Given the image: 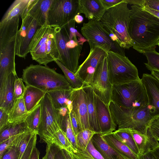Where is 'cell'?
Here are the masks:
<instances>
[{"mask_svg":"<svg viewBox=\"0 0 159 159\" xmlns=\"http://www.w3.org/2000/svg\"><path fill=\"white\" fill-rule=\"evenodd\" d=\"M143 2L131 6L129 26L132 47L142 53L155 47L159 39V18L143 9Z\"/></svg>","mask_w":159,"mask_h":159,"instance_id":"6da1fadb","label":"cell"},{"mask_svg":"<svg viewBox=\"0 0 159 159\" xmlns=\"http://www.w3.org/2000/svg\"><path fill=\"white\" fill-rule=\"evenodd\" d=\"M128 4L124 0L106 10L100 21L111 39L125 49L134 45L129 32L130 11Z\"/></svg>","mask_w":159,"mask_h":159,"instance_id":"7a4b0ae2","label":"cell"},{"mask_svg":"<svg viewBox=\"0 0 159 159\" xmlns=\"http://www.w3.org/2000/svg\"><path fill=\"white\" fill-rule=\"evenodd\" d=\"M61 29L47 24L38 28L29 47V53L33 60L46 66L56 60L60 61L56 36Z\"/></svg>","mask_w":159,"mask_h":159,"instance_id":"3957f363","label":"cell"},{"mask_svg":"<svg viewBox=\"0 0 159 159\" xmlns=\"http://www.w3.org/2000/svg\"><path fill=\"white\" fill-rule=\"evenodd\" d=\"M22 72L21 78L26 85L33 86L46 93L73 89L64 75L47 66L31 64L23 69Z\"/></svg>","mask_w":159,"mask_h":159,"instance_id":"277c9868","label":"cell"},{"mask_svg":"<svg viewBox=\"0 0 159 159\" xmlns=\"http://www.w3.org/2000/svg\"><path fill=\"white\" fill-rule=\"evenodd\" d=\"M74 20L61 29L56 39L60 61L66 68L75 73L79 67V61L84 42L77 36L82 37L75 29Z\"/></svg>","mask_w":159,"mask_h":159,"instance_id":"5b68a950","label":"cell"},{"mask_svg":"<svg viewBox=\"0 0 159 159\" xmlns=\"http://www.w3.org/2000/svg\"><path fill=\"white\" fill-rule=\"evenodd\" d=\"M111 101L117 104L136 111L148 110V101L141 79L112 85Z\"/></svg>","mask_w":159,"mask_h":159,"instance_id":"8992f818","label":"cell"},{"mask_svg":"<svg viewBox=\"0 0 159 159\" xmlns=\"http://www.w3.org/2000/svg\"><path fill=\"white\" fill-rule=\"evenodd\" d=\"M113 121L119 129H128L142 134L147 133L152 119L148 110L140 111L126 108L111 101L109 104Z\"/></svg>","mask_w":159,"mask_h":159,"instance_id":"52a82bcc","label":"cell"},{"mask_svg":"<svg viewBox=\"0 0 159 159\" xmlns=\"http://www.w3.org/2000/svg\"><path fill=\"white\" fill-rule=\"evenodd\" d=\"M107 57L109 80L112 85L127 84L140 79L137 67L125 55L110 51Z\"/></svg>","mask_w":159,"mask_h":159,"instance_id":"ba28073f","label":"cell"},{"mask_svg":"<svg viewBox=\"0 0 159 159\" xmlns=\"http://www.w3.org/2000/svg\"><path fill=\"white\" fill-rule=\"evenodd\" d=\"M80 31L88 42L90 49L98 48L107 53L111 51L125 55V49L111 39L100 21L89 20L87 23H83Z\"/></svg>","mask_w":159,"mask_h":159,"instance_id":"9c48e42d","label":"cell"},{"mask_svg":"<svg viewBox=\"0 0 159 159\" xmlns=\"http://www.w3.org/2000/svg\"><path fill=\"white\" fill-rule=\"evenodd\" d=\"M30 0H16L2 16L0 22V48L15 37L19 30V16L22 15Z\"/></svg>","mask_w":159,"mask_h":159,"instance_id":"30bf717a","label":"cell"},{"mask_svg":"<svg viewBox=\"0 0 159 159\" xmlns=\"http://www.w3.org/2000/svg\"><path fill=\"white\" fill-rule=\"evenodd\" d=\"M40 103V118L36 133L40 137V142L47 144L61 128L57 109L53 107L47 93Z\"/></svg>","mask_w":159,"mask_h":159,"instance_id":"8fae6325","label":"cell"},{"mask_svg":"<svg viewBox=\"0 0 159 159\" xmlns=\"http://www.w3.org/2000/svg\"><path fill=\"white\" fill-rule=\"evenodd\" d=\"M79 0H53L47 15V24L62 29L79 15Z\"/></svg>","mask_w":159,"mask_h":159,"instance_id":"7c38bea8","label":"cell"},{"mask_svg":"<svg viewBox=\"0 0 159 159\" xmlns=\"http://www.w3.org/2000/svg\"><path fill=\"white\" fill-rule=\"evenodd\" d=\"M21 17V25L16 38V54L25 59L29 53L30 46L32 39L40 26L34 18L28 14Z\"/></svg>","mask_w":159,"mask_h":159,"instance_id":"4fadbf2b","label":"cell"},{"mask_svg":"<svg viewBox=\"0 0 159 159\" xmlns=\"http://www.w3.org/2000/svg\"><path fill=\"white\" fill-rule=\"evenodd\" d=\"M107 56L98 64L90 85L96 94L109 106L113 85L109 80Z\"/></svg>","mask_w":159,"mask_h":159,"instance_id":"5bb4252c","label":"cell"},{"mask_svg":"<svg viewBox=\"0 0 159 159\" xmlns=\"http://www.w3.org/2000/svg\"><path fill=\"white\" fill-rule=\"evenodd\" d=\"M107 54L106 52L98 48L90 49L88 56L75 73L84 81V86L90 85L98 64Z\"/></svg>","mask_w":159,"mask_h":159,"instance_id":"9a60e30c","label":"cell"},{"mask_svg":"<svg viewBox=\"0 0 159 159\" xmlns=\"http://www.w3.org/2000/svg\"><path fill=\"white\" fill-rule=\"evenodd\" d=\"M70 99L72 103V111L76 117L80 131L86 129H90L88 118L87 94L84 87L78 89H73Z\"/></svg>","mask_w":159,"mask_h":159,"instance_id":"2e32d148","label":"cell"},{"mask_svg":"<svg viewBox=\"0 0 159 159\" xmlns=\"http://www.w3.org/2000/svg\"><path fill=\"white\" fill-rule=\"evenodd\" d=\"M147 95V106L152 118L159 117V81L151 74L144 73L141 79Z\"/></svg>","mask_w":159,"mask_h":159,"instance_id":"e0dca14e","label":"cell"},{"mask_svg":"<svg viewBox=\"0 0 159 159\" xmlns=\"http://www.w3.org/2000/svg\"><path fill=\"white\" fill-rule=\"evenodd\" d=\"M16 36L0 48V83L11 74H17L15 62Z\"/></svg>","mask_w":159,"mask_h":159,"instance_id":"ac0fdd59","label":"cell"},{"mask_svg":"<svg viewBox=\"0 0 159 159\" xmlns=\"http://www.w3.org/2000/svg\"><path fill=\"white\" fill-rule=\"evenodd\" d=\"M94 95L100 134L103 135L112 133L117 126L112 119L109 106L105 104L94 92Z\"/></svg>","mask_w":159,"mask_h":159,"instance_id":"d6986e66","label":"cell"},{"mask_svg":"<svg viewBox=\"0 0 159 159\" xmlns=\"http://www.w3.org/2000/svg\"><path fill=\"white\" fill-rule=\"evenodd\" d=\"M53 0H30L21 17L28 14L40 26L47 24V15Z\"/></svg>","mask_w":159,"mask_h":159,"instance_id":"ffe728a7","label":"cell"},{"mask_svg":"<svg viewBox=\"0 0 159 159\" xmlns=\"http://www.w3.org/2000/svg\"><path fill=\"white\" fill-rule=\"evenodd\" d=\"M17 74H11L0 83V108L9 114L15 102L14 96V84Z\"/></svg>","mask_w":159,"mask_h":159,"instance_id":"44dd1931","label":"cell"},{"mask_svg":"<svg viewBox=\"0 0 159 159\" xmlns=\"http://www.w3.org/2000/svg\"><path fill=\"white\" fill-rule=\"evenodd\" d=\"M106 11L100 0H79L78 14H84L89 20L100 21Z\"/></svg>","mask_w":159,"mask_h":159,"instance_id":"7402d4cb","label":"cell"},{"mask_svg":"<svg viewBox=\"0 0 159 159\" xmlns=\"http://www.w3.org/2000/svg\"><path fill=\"white\" fill-rule=\"evenodd\" d=\"M139 152V156L154 150L159 147V141L151 134L148 129L145 134L130 129Z\"/></svg>","mask_w":159,"mask_h":159,"instance_id":"603a6c76","label":"cell"},{"mask_svg":"<svg viewBox=\"0 0 159 159\" xmlns=\"http://www.w3.org/2000/svg\"><path fill=\"white\" fill-rule=\"evenodd\" d=\"M84 88L87 94L88 118L90 129L96 133L100 134L94 91L90 85H85Z\"/></svg>","mask_w":159,"mask_h":159,"instance_id":"cb8c5ba5","label":"cell"},{"mask_svg":"<svg viewBox=\"0 0 159 159\" xmlns=\"http://www.w3.org/2000/svg\"><path fill=\"white\" fill-rule=\"evenodd\" d=\"M102 136L111 147L125 157L127 159H138V156L119 139L113 132Z\"/></svg>","mask_w":159,"mask_h":159,"instance_id":"d4e9b609","label":"cell"},{"mask_svg":"<svg viewBox=\"0 0 159 159\" xmlns=\"http://www.w3.org/2000/svg\"><path fill=\"white\" fill-rule=\"evenodd\" d=\"M91 140L95 148L104 159H127L111 147L104 140L101 134L95 133Z\"/></svg>","mask_w":159,"mask_h":159,"instance_id":"484cf974","label":"cell"},{"mask_svg":"<svg viewBox=\"0 0 159 159\" xmlns=\"http://www.w3.org/2000/svg\"><path fill=\"white\" fill-rule=\"evenodd\" d=\"M46 93L33 86L26 85L23 98L28 112L32 111L40 103Z\"/></svg>","mask_w":159,"mask_h":159,"instance_id":"4316f807","label":"cell"},{"mask_svg":"<svg viewBox=\"0 0 159 159\" xmlns=\"http://www.w3.org/2000/svg\"><path fill=\"white\" fill-rule=\"evenodd\" d=\"M29 112L27 110L23 98L16 100L9 114V123L24 122Z\"/></svg>","mask_w":159,"mask_h":159,"instance_id":"83f0119b","label":"cell"},{"mask_svg":"<svg viewBox=\"0 0 159 159\" xmlns=\"http://www.w3.org/2000/svg\"><path fill=\"white\" fill-rule=\"evenodd\" d=\"M72 90H55L47 93L53 107L57 109L63 107H67V102L70 99Z\"/></svg>","mask_w":159,"mask_h":159,"instance_id":"f1b7e54d","label":"cell"},{"mask_svg":"<svg viewBox=\"0 0 159 159\" xmlns=\"http://www.w3.org/2000/svg\"><path fill=\"white\" fill-rule=\"evenodd\" d=\"M29 129H30L27 127L25 121L20 123H9L0 130V143L12 136Z\"/></svg>","mask_w":159,"mask_h":159,"instance_id":"f546056e","label":"cell"},{"mask_svg":"<svg viewBox=\"0 0 159 159\" xmlns=\"http://www.w3.org/2000/svg\"><path fill=\"white\" fill-rule=\"evenodd\" d=\"M113 133L119 139L129 147L135 154L139 156L138 149L129 129H119L113 132Z\"/></svg>","mask_w":159,"mask_h":159,"instance_id":"4dcf8cb0","label":"cell"},{"mask_svg":"<svg viewBox=\"0 0 159 159\" xmlns=\"http://www.w3.org/2000/svg\"><path fill=\"white\" fill-rule=\"evenodd\" d=\"M54 61L63 72L65 78L72 89H78L84 86V81L75 75V73L68 69L59 61L56 60Z\"/></svg>","mask_w":159,"mask_h":159,"instance_id":"1f68e13d","label":"cell"},{"mask_svg":"<svg viewBox=\"0 0 159 159\" xmlns=\"http://www.w3.org/2000/svg\"><path fill=\"white\" fill-rule=\"evenodd\" d=\"M49 143L56 145L61 149H65L70 152L73 149L66 137V132L61 129L54 134Z\"/></svg>","mask_w":159,"mask_h":159,"instance_id":"d6a6232c","label":"cell"},{"mask_svg":"<svg viewBox=\"0 0 159 159\" xmlns=\"http://www.w3.org/2000/svg\"><path fill=\"white\" fill-rule=\"evenodd\" d=\"M41 106L40 103L30 112L25 122L30 130L37 132L40 121Z\"/></svg>","mask_w":159,"mask_h":159,"instance_id":"836d02e7","label":"cell"},{"mask_svg":"<svg viewBox=\"0 0 159 159\" xmlns=\"http://www.w3.org/2000/svg\"><path fill=\"white\" fill-rule=\"evenodd\" d=\"M156 47L143 54L146 57L147 62L144 63L147 68L150 71L159 72V52L156 50Z\"/></svg>","mask_w":159,"mask_h":159,"instance_id":"e575fe53","label":"cell"},{"mask_svg":"<svg viewBox=\"0 0 159 159\" xmlns=\"http://www.w3.org/2000/svg\"><path fill=\"white\" fill-rule=\"evenodd\" d=\"M96 133L86 129L79 132L76 136L77 148L85 150L89 142Z\"/></svg>","mask_w":159,"mask_h":159,"instance_id":"d590c367","label":"cell"},{"mask_svg":"<svg viewBox=\"0 0 159 159\" xmlns=\"http://www.w3.org/2000/svg\"><path fill=\"white\" fill-rule=\"evenodd\" d=\"M35 133L29 129L23 133L16 146L19 153V159H21L30 139Z\"/></svg>","mask_w":159,"mask_h":159,"instance_id":"8d00e7d4","label":"cell"},{"mask_svg":"<svg viewBox=\"0 0 159 159\" xmlns=\"http://www.w3.org/2000/svg\"><path fill=\"white\" fill-rule=\"evenodd\" d=\"M25 132L12 136L0 143V159L8 149L14 146H16L18 141Z\"/></svg>","mask_w":159,"mask_h":159,"instance_id":"74e56055","label":"cell"},{"mask_svg":"<svg viewBox=\"0 0 159 159\" xmlns=\"http://www.w3.org/2000/svg\"><path fill=\"white\" fill-rule=\"evenodd\" d=\"M67 137L74 149L77 148L76 136L73 130L70 117L69 113L68 115L66 124L65 131Z\"/></svg>","mask_w":159,"mask_h":159,"instance_id":"f35d334b","label":"cell"},{"mask_svg":"<svg viewBox=\"0 0 159 159\" xmlns=\"http://www.w3.org/2000/svg\"><path fill=\"white\" fill-rule=\"evenodd\" d=\"M26 86H25L22 78L17 76L16 79L14 88V100L23 98Z\"/></svg>","mask_w":159,"mask_h":159,"instance_id":"ab89813d","label":"cell"},{"mask_svg":"<svg viewBox=\"0 0 159 159\" xmlns=\"http://www.w3.org/2000/svg\"><path fill=\"white\" fill-rule=\"evenodd\" d=\"M74 159H95L89 153L86 149H82L79 148H73L70 152Z\"/></svg>","mask_w":159,"mask_h":159,"instance_id":"60d3db41","label":"cell"},{"mask_svg":"<svg viewBox=\"0 0 159 159\" xmlns=\"http://www.w3.org/2000/svg\"><path fill=\"white\" fill-rule=\"evenodd\" d=\"M148 129L152 135L159 141V117L151 120Z\"/></svg>","mask_w":159,"mask_h":159,"instance_id":"b9f144b4","label":"cell"},{"mask_svg":"<svg viewBox=\"0 0 159 159\" xmlns=\"http://www.w3.org/2000/svg\"><path fill=\"white\" fill-rule=\"evenodd\" d=\"M37 134L35 133L30 139L21 159H29L34 148L36 147Z\"/></svg>","mask_w":159,"mask_h":159,"instance_id":"7bdbcfd3","label":"cell"},{"mask_svg":"<svg viewBox=\"0 0 159 159\" xmlns=\"http://www.w3.org/2000/svg\"><path fill=\"white\" fill-rule=\"evenodd\" d=\"M47 144L46 153L43 159H54L56 154L61 149L54 144L50 143Z\"/></svg>","mask_w":159,"mask_h":159,"instance_id":"ee69618b","label":"cell"},{"mask_svg":"<svg viewBox=\"0 0 159 159\" xmlns=\"http://www.w3.org/2000/svg\"><path fill=\"white\" fill-rule=\"evenodd\" d=\"M19 153L15 146L8 149L1 159H19Z\"/></svg>","mask_w":159,"mask_h":159,"instance_id":"f6af8a7d","label":"cell"},{"mask_svg":"<svg viewBox=\"0 0 159 159\" xmlns=\"http://www.w3.org/2000/svg\"><path fill=\"white\" fill-rule=\"evenodd\" d=\"M86 149L95 159H104L93 146L91 140L89 143Z\"/></svg>","mask_w":159,"mask_h":159,"instance_id":"bcb514c9","label":"cell"},{"mask_svg":"<svg viewBox=\"0 0 159 159\" xmlns=\"http://www.w3.org/2000/svg\"><path fill=\"white\" fill-rule=\"evenodd\" d=\"M9 114L0 108V130L8 125Z\"/></svg>","mask_w":159,"mask_h":159,"instance_id":"7dc6e473","label":"cell"},{"mask_svg":"<svg viewBox=\"0 0 159 159\" xmlns=\"http://www.w3.org/2000/svg\"><path fill=\"white\" fill-rule=\"evenodd\" d=\"M69 115L71 125L76 136L80 131L78 122L75 113L72 111L69 113Z\"/></svg>","mask_w":159,"mask_h":159,"instance_id":"c3c4849f","label":"cell"},{"mask_svg":"<svg viewBox=\"0 0 159 159\" xmlns=\"http://www.w3.org/2000/svg\"><path fill=\"white\" fill-rule=\"evenodd\" d=\"M143 3L144 6L159 11V0H143Z\"/></svg>","mask_w":159,"mask_h":159,"instance_id":"681fc988","label":"cell"},{"mask_svg":"<svg viewBox=\"0 0 159 159\" xmlns=\"http://www.w3.org/2000/svg\"><path fill=\"white\" fill-rule=\"evenodd\" d=\"M106 10L123 2L124 0H100Z\"/></svg>","mask_w":159,"mask_h":159,"instance_id":"f907efd6","label":"cell"},{"mask_svg":"<svg viewBox=\"0 0 159 159\" xmlns=\"http://www.w3.org/2000/svg\"><path fill=\"white\" fill-rule=\"evenodd\" d=\"M142 8L143 10L146 11L149 13L152 14L155 16L159 18V11L152 9H151L148 7L144 6L143 3L142 6Z\"/></svg>","mask_w":159,"mask_h":159,"instance_id":"816d5d0a","label":"cell"},{"mask_svg":"<svg viewBox=\"0 0 159 159\" xmlns=\"http://www.w3.org/2000/svg\"><path fill=\"white\" fill-rule=\"evenodd\" d=\"M138 159H157V158L152 153L150 152L145 154L138 156Z\"/></svg>","mask_w":159,"mask_h":159,"instance_id":"f5cc1de1","label":"cell"},{"mask_svg":"<svg viewBox=\"0 0 159 159\" xmlns=\"http://www.w3.org/2000/svg\"><path fill=\"white\" fill-rule=\"evenodd\" d=\"M40 154L39 150L35 147L33 149L29 159H39Z\"/></svg>","mask_w":159,"mask_h":159,"instance_id":"db71d44e","label":"cell"},{"mask_svg":"<svg viewBox=\"0 0 159 159\" xmlns=\"http://www.w3.org/2000/svg\"><path fill=\"white\" fill-rule=\"evenodd\" d=\"M61 150L65 159H74L71 152L65 149Z\"/></svg>","mask_w":159,"mask_h":159,"instance_id":"11a10c76","label":"cell"},{"mask_svg":"<svg viewBox=\"0 0 159 159\" xmlns=\"http://www.w3.org/2000/svg\"><path fill=\"white\" fill-rule=\"evenodd\" d=\"M74 20L76 23L80 24L83 22L84 20V18L82 16L78 14L75 16Z\"/></svg>","mask_w":159,"mask_h":159,"instance_id":"9f6ffc18","label":"cell"},{"mask_svg":"<svg viewBox=\"0 0 159 159\" xmlns=\"http://www.w3.org/2000/svg\"><path fill=\"white\" fill-rule=\"evenodd\" d=\"M54 159H65L61 149L56 154Z\"/></svg>","mask_w":159,"mask_h":159,"instance_id":"6f0895ef","label":"cell"},{"mask_svg":"<svg viewBox=\"0 0 159 159\" xmlns=\"http://www.w3.org/2000/svg\"><path fill=\"white\" fill-rule=\"evenodd\" d=\"M67 107L69 113L72 110V101L71 99L69 100L67 102Z\"/></svg>","mask_w":159,"mask_h":159,"instance_id":"680465c9","label":"cell"},{"mask_svg":"<svg viewBox=\"0 0 159 159\" xmlns=\"http://www.w3.org/2000/svg\"><path fill=\"white\" fill-rule=\"evenodd\" d=\"M151 74L159 81V72L152 70L151 71Z\"/></svg>","mask_w":159,"mask_h":159,"instance_id":"91938a15","label":"cell"},{"mask_svg":"<svg viewBox=\"0 0 159 159\" xmlns=\"http://www.w3.org/2000/svg\"><path fill=\"white\" fill-rule=\"evenodd\" d=\"M151 152L157 159H159V147Z\"/></svg>","mask_w":159,"mask_h":159,"instance_id":"94428289","label":"cell"},{"mask_svg":"<svg viewBox=\"0 0 159 159\" xmlns=\"http://www.w3.org/2000/svg\"><path fill=\"white\" fill-rule=\"evenodd\" d=\"M157 45L159 46V39L158 41Z\"/></svg>","mask_w":159,"mask_h":159,"instance_id":"6125c7cd","label":"cell"}]
</instances>
